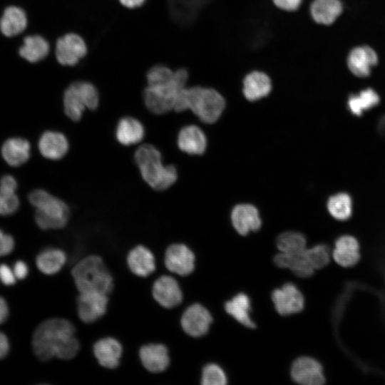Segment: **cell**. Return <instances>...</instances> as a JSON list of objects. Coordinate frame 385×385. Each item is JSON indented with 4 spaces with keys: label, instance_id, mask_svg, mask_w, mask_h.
<instances>
[{
    "label": "cell",
    "instance_id": "cell-1",
    "mask_svg": "<svg viewBox=\"0 0 385 385\" xmlns=\"http://www.w3.org/2000/svg\"><path fill=\"white\" fill-rule=\"evenodd\" d=\"M32 350L42 361L54 357L68 360L78 354L80 344L73 324L63 318H50L40 323L33 332Z\"/></svg>",
    "mask_w": 385,
    "mask_h": 385
},
{
    "label": "cell",
    "instance_id": "cell-2",
    "mask_svg": "<svg viewBox=\"0 0 385 385\" xmlns=\"http://www.w3.org/2000/svg\"><path fill=\"white\" fill-rule=\"evenodd\" d=\"M225 106L226 100L217 88L195 84L180 91L173 110L176 112L190 110L201 121L214 123L220 118Z\"/></svg>",
    "mask_w": 385,
    "mask_h": 385
},
{
    "label": "cell",
    "instance_id": "cell-3",
    "mask_svg": "<svg viewBox=\"0 0 385 385\" xmlns=\"http://www.w3.org/2000/svg\"><path fill=\"white\" fill-rule=\"evenodd\" d=\"M134 160L143 179L154 190H166L178 179L176 168L163 165L161 153L152 145L140 146L135 152Z\"/></svg>",
    "mask_w": 385,
    "mask_h": 385
},
{
    "label": "cell",
    "instance_id": "cell-4",
    "mask_svg": "<svg viewBox=\"0 0 385 385\" xmlns=\"http://www.w3.org/2000/svg\"><path fill=\"white\" fill-rule=\"evenodd\" d=\"M78 292H100L109 294L113 279L103 260L98 255H88L78 261L71 270Z\"/></svg>",
    "mask_w": 385,
    "mask_h": 385
},
{
    "label": "cell",
    "instance_id": "cell-5",
    "mask_svg": "<svg viewBox=\"0 0 385 385\" xmlns=\"http://www.w3.org/2000/svg\"><path fill=\"white\" fill-rule=\"evenodd\" d=\"M190 72L184 66L175 70L174 77L168 82L155 86H147L143 92L146 108L155 114H164L173 110L180 91L188 86Z\"/></svg>",
    "mask_w": 385,
    "mask_h": 385
},
{
    "label": "cell",
    "instance_id": "cell-6",
    "mask_svg": "<svg viewBox=\"0 0 385 385\" xmlns=\"http://www.w3.org/2000/svg\"><path fill=\"white\" fill-rule=\"evenodd\" d=\"M30 203L36 207L35 221L42 230L61 229L68 221L70 210L65 202L42 189L29 195Z\"/></svg>",
    "mask_w": 385,
    "mask_h": 385
},
{
    "label": "cell",
    "instance_id": "cell-7",
    "mask_svg": "<svg viewBox=\"0 0 385 385\" xmlns=\"http://www.w3.org/2000/svg\"><path fill=\"white\" fill-rule=\"evenodd\" d=\"M66 115L73 121L81 119L86 108L95 110L99 105V93L96 86L88 81L71 83L63 97Z\"/></svg>",
    "mask_w": 385,
    "mask_h": 385
},
{
    "label": "cell",
    "instance_id": "cell-8",
    "mask_svg": "<svg viewBox=\"0 0 385 385\" xmlns=\"http://www.w3.org/2000/svg\"><path fill=\"white\" fill-rule=\"evenodd\" d=\"M87 51L85 41L75 33L64 34L56 43V58L63 66L76 65L87 54Z\"/></svg>",
    "mask_w": 385,
    "mask_h": 385
},
{
    "label": "cell",
    "instance_id": "cell-9",
    "mask_svg": "<svg viewBox=\"0 0 385 385\" xmlns=\"http://www.w3.org/2000/svg\"><path fill=\"white\" fill-rule=\"evenodd\" d=\"M273 90L271 76L259 69L251 70L242 78L241 91L250 102L260 101L269 96Z\"/></svg>",
    "mask_w": 385,
    "mask_h": 385
},
{
    "label": "cell",
    "instance_id": "cell-10",
    "mask_svg": "<svg viewBox=\"0 0 385 385\" xmlns=\"http://www.w3.org/2000/svg\"><path fill=\"white\" fill-rule=\"evenodd\" d=\"M276 311L282 316L299 313L304 307V297L297 287L287 282L272 292Z\"/></svg>",
    "mask_w": 385,
    "mask_h": 385
},
{
    "label": "cell",
    "instance_id": "cell-11",
    "mask_svg": "<svg viewBox=\"0 0 385 385\" xmlns=\"http://www.w3.org/2000/svg\"><path fill=\"white\" fill-rule=\"evenodd\" d=\"M108 294L100 292H79L77 297V313L79 319L85 323L95 322L107 311Z\"/></svg>",
    "mask_w": 385,
    "mask_h": 385
},
{
    "label": "cell",
    "instance_id": "cell-12",
    "mask_svg": "<svg viewBox=\"0 0 385 385\" xmlns=\"http://www.w3.org/2000/svg\"><path fill=\"white\" fill-rule=\"evenodd\" d=\"M212 322L210 312L202 304L195 303L189 306L183 313L180 324L183 331L193 337L206 334Z\"/></svg>",
    "mask_w": 385,
    "mask_h": 385
},
{
    "label": "cell",
    "instance_id": "cell-13",
    "mask_svg": "<svg viewBox=\"0 0 385 385\" xmlns=\"http://www.w3.org/2000/svg\"><path fill=\"white\" fill-rule=\"evenodd\" d=\"M292 379L302 385H322L325 377L322 364L310 356L296 359L291 366Z\"/></svg>",
    "mask_w": 385,
    "mask_h": 385
},
{
    "label": "cell",
    "instance_id": "cell-14",
    "mask_svg": "<svg viewBox=\"0 0 385 385\" xmlns=\"http://www.w3.org/2000/svg\"><path fill=\"white\" fill-rule=\"evenodd\" d=\"M195 260L192 251L182 243L170 245L165 252L164 262L166 268L181 276H187L193 272Z\"/></svg>",
    "mask_w": 385,
    "mask_h": 385
},
{
    "label": "cell",
    "instance_id": "cell-15",
    "mask_svg": "<svg viewBox=\"0 0 385 385\" xmlns=\"http://www.w3.org/2000/svg\"><path fill=\"white\" fill-rule=\"evenodd\" d=\"M152 294L154 299L166 309L174 308L183 301V292L178 282L168 275L160 276L154 282Z\"/></svg>",
    "mask_w": 385,
    "mask_h": 385
},
{
    "label": "cell",
    "instance_id": "cell-16",
    "mask_svg": "<svg viewBox=\"0 0 385 385\" xmlns=\"http://www.w3.org/2000/svg\"><path fill=\"white\" fill-rule=\"evenodd\" d=\"M172 20L183 29H190L197 20L204 0H167Z\"/></svg>",
    "mask_w": 385,
    "mask_h": 385
},
{
    "label": "cell",
    "instance_id": "cell-17",
    "mask_svg": "<svg viewBox=\"0 0 385 385\" xmlns=\"http://www.w3.org/2000/svg\"><path fill=\"white\" fill-rule=\"evenodd\" d=\"M231 222L241 235L256 232L261 227L262 220L257 207L251 204H239L231 212Z\"/></svg>",
    "mask_w": 385,
    "mask_h": 385
},
{
    "label": "cell",
    "instance_id": "cell-18",
    "mask_svg": "<svg viewBox=\"0 0 385 385\" xmlns=\"http://www.w3.org/2000/svg\"><path fill=\"white\" fill-rule=\"evenodd\" d=\"M139 356L144 368L152 373L163 372L170 364L168 349L163 344L152 343L142 346Z\"/></svg>",
    "mask_w": 385,
    "mask_h": 385
},
{
    "label": "cell",
    "instance_id": "cell-19",
    "mask_svg": "<svg viewBox=\"0 0 385 385\" xmlns=\"http://www.w3.org/2000/svg\"><path fill=\"white\" fill-rule=\"evenodd\" d=\"M332 256L339 266L348 268L356 265L361 259L357 240L351 235H342L334 243Z\"/></svg>",
    "mask_w": 385,
    "mask_h": 385
},
{
    "label": "cell",
    "instance_id": "cell-20",
    "mask_svg": "<svg viewBox=\"0 0 385 385\" xmlns=\"http://www.w3.org/2000/svg\"><path fill=\"white\" fill-rule=\"evenodd\" d=\"M93 351L101 366L113 369L117 368L120 364L123 347L116 339L105 337L94 344Z\"/></svg>",
    "mask_w": 385,
    "mask_h": 385
},
{
    "label": "cell",
    "instance_id": "cell-21",
    "mask_svg": "<svg viewBox=\"0 0 385 385\" xmlns=\"http://www.w3.org/2000/svg\"><path fill=\"white\" fill-rule=\"evenodd\" d=\"M38 146L41 155L50 160H58L65 156L69 148L66 137L61 133L47 130L39 138Z\"/></svg>",
    "mask_w": 385,
    "mask_h": 385
},
{
    "label": "cell",
    "instance_id": "cell-22",
    "mask_svg": "<svg viewBox=\"0 0 385 385\" xmlns=\"http://www.w3.org/2000/svg\"><path fill=\"white\" fill-rule=\"evenodd\" d=\"M129 270L136 276L146 277L155 270V260L146 247L138 245L130 250L126 258Z\"/></svg>",
    "mask_w": 385,
    "mask_h": 385
},
{
    "label": "cell",
    "instance_id": "cell-23",
    "mask_svg": "<svg viewBox=\"0 0 385 385\" xmlns=\"http://www.w3.org/2000/svg\"><path fill=\"white\" fill-rule=\"evenodd\" d=\"M178 148L190 155H202L206 150L207 138L197 126L189 125L180 130L178 140Z\"/></svg>",
    "mask_w": 385,
    "mask_h": 385
},
{
    "label": "cell",
    "instance_id": "cell-24",
    "mask_svg": "<svg viewBox=\"0 0 385 385\" xmlns=\"http://www.w3.org/2000/svg\"><path fill=\"white\" fill-rule=\"evenodd\" d=\"M377 61L378 58L376 52L369 46L354 48L347 58L349 70L358 77L368 76L371 68L375 66Z\"/></svg>",
    "mask_w": 385,
    "mask_h": 385
},
{
    "label": "cell",
    "instance_id": "cell-25",
    "mask_svg": "<svg viewBox=\"0 0 385 385\" xmlns=\"http://www.w3.org/2000/svg\"><path fill=\"white\" fill-rule=\"evenodd\" d=\"M1 153L7 164L17 167L25 163L30 158L31 145L26 139L11 138L3 143Z\"/></svg>",
    "mask_w": 385,
    "mask_h": 385
},
{
    "label": "cell",
    "instance_id": "cell-26",
    "mask_svg": "<svg viewBox=\"0 0 385 385\" xmlns=\"http://www.w3.org/2000/svg\"><path fill=\"white\" fill-rule=\"evenodd\" d=\"M342 11L339 0H312L309 13L314 22L328 26L334 22Z\"/></svg>",
    "mask_w": 385,
    "mask_h": 385
},
{
    "label": "cell",
    "instance_id": "cell-27",
    "mask_svg": "<svg viewBox=\"0 0 385 385\" xmlns=\"http://www.w3.org/2000/svg\"><path fill=\"white\" fill-rule=\"evenodd\" d=\"M27 22L26 12L21 8L8 6L0 19V31L7 37L17 36L26 29Z\"/></svg>",
    "mask_w": 385,
    "mask_h": 385
},
{
    "label": "cell",
    "instance_id": "cell-28",
    "mask_svg": "<svg viewBox=\"0 0 385 385\" xmlns=\"http://www.w3.org/2000/svg\"><path fill=\"white\" fill-rule=\"evenodd\" d=\"M145 136L142 123L133 117L122 118L115 128V138L123 145H131L141 141Z\"/></svg>",
    "mask_w": 385,
    "mask_h": 385
},
{
    "label": "cell",
    "instance_id": "cell-29",
    "mask_svg": "<svg viewBox=\"0 0 385 385\" xmlns=\"http://www.w3.org/2000/svg\"><path fill=\"white\" fill-rule=\"evenodd\" d=\"M224 307L226 312L242 325L250 329L255 328V324L250 316L251 301L246 294H237L227 301Z\"/></svg>",
    "mask_w": 385,
    "mask_h": 385
},
{
    "label": "cell",
    "instance_id": "cell-30",
    "mask_svg": "<svg viewBox=\"0 0 385 385\" xmlns=\"http://www.w3.org/2000/svg\"><path fill=\"white\" fill-rule=\"evenodd\" d=\"M273 261L276 266L287 268L299 277H309L314 272L307 260L305 251L297 254L279 252L274 257Z\"/></svg>",
    "mask_w": 385,
    "mask_h": 385
},
{
    "label": "cell",
    "instance_id": "cell-31",
    "mask_svg": "<svg viewBox=\"0 0 385 385\" xmlns=\"http://www.w3.org/2000/svg\"><path fill=\"white\" fill-rule=\"evenodd\" d=\"M66 262V253L58 248L48 247L41 251L36 257L38 270L44 274L53 275L58 272Z\"/></svg>",
    "mask_w": 385,
    "mask_h": 385
},
{
    "label": "cell",
    "instance_id": "cell-32",
    "mask_svg": "<svg viewBox=\"0 0 385 385\" xmlns=\"http://www.w3.org/2000/svg\"><path fill=\"white\" fill-rule=\"evenodd\" d=\"M50 50L47 40L40 35H31L24 38L19 48V55L30 63H37L45 58Z\"/></svg>",
    "mask_w": 385,
    "mask_h": 385
},
{
    "label": "cell",
    "instance_id": "cell-33",
    "mask_svg": "<svg viewBox=\"0 0 385 385\" xmlns=\"http://www.w3.org/2000/svg\"><path fill=\"white\" fill-rule=\"evenodd\" d=\"M276 245L280 252L297 254L305 251L307 241L304 235L299 232L286 231L277 236Z\"/></svg>",
    "mask_w": 385,
    "mask_h": 385
},
{
    "label": "cell",
    "instance_id": "cell-34",
    "mask_svg": "<svg viewBox=\"0 0 385 385\" xmlns=\"http://www.w3.org/2000/svg\"><path fill=\"white\" fill-rule=\"evenodd\" d=\"M379 102L378 94L373 89L367 88L359 94L351 95L348 99L347 105L354 115L360 116L364 111L376 106Z\"/></svg>",
    "mask_w": 385,
    "mask_h": 385
},
{
    "label": "cell",
    "instance_id": "cell-35",
    "mask_svg": "<svg viewBox=\"0 0 385 385\" xmlns=\"http://www.w3.org/2000/svg\"><path fill=\"white\" fill-rule=\"evenodd\" d=\"M327 209L329 214L336 220L349 219L352 211L350 196L346 193L340 192L330 197L327 202Z\"/></svg>",
    "mask_w": 385,
    "mask_h": 385
},
{
    "label": "cell",
    "instance_id": "cell-36",
    "mask_svg": "<svg viewBox=\"0 0 385 385\" xmlns=\"http://www.w3.org/2000/svg\"><path fill=\"white\" fill-rule=\"evenodd\" d=\"M305 256L314 271L327 266L331 257L329 247L324 244H319L310 248H307Z\"/></svg>",
    "mask_w": 385,
    "mask_h": 385
},
{
    "label": "cell",
    "instance_id": "cell-37",
    "mask_svg": "<svg viewBox=\"0 0 385 385\" xmlns=\"http://www.w3.org/2000/svg\"><path fill=\"white\" fill-rule=\"evenodd\" d=\"M200 381L203 385H225L227 378L218 364L210 363L202 368Z\"/></svg>",
    "mask_w": 385,
    "mask_h": 385
},
{
    "label": "cell",
    "instance_id": "cell-38",
    "mask_svg": "<svg viewBox=\"0 0 385 385\" xmlns=\"http://www.w3.org/2000/svg\"><path fill=\"white\" fill-rule=\"evenodd\" d=\"M175 70L168 66L158 64L152 66L146 73L148 86H155L170 81L174 77Z\"/></svg>",
    "mask_w": 385,
    "mask_h": 385
},
{
    "label": "cell",
    "instance_id": "cell-39",
    "mask_svg": "<svg viewBox=\"0 0 385 385\" xmlns=\"http://www.w3.org/2000/svg\"><path fill=\"white\" fill-rule=\"evenodd\" d=\"M20 205L16 194H7L0 192V215L7 216L15 213Z\"/></svg>",
    "mask_w": 385,
    "mask_h": 385
},
{
    "label": "cell",
    "instance_id": "cell-40",
    "mask_svg": "<svg viewBox=\"0 0 385 385\" xmlns=\"http://www.w3.org/2000/svg\"><path fill=\"white\" fill-rule=\"evenodd\" d=\"M14 237L0 229V257L9 255L14 250Z\"/></svg>",
    "mask_w": 385,
    "mask_h": 385
},
{
    "label": "cell",
    "instance_id": "cell-41",
    "mask_svg": "<svg viewBox=\"0 0 385 385\" xmlns=\"http://www.w3.org/2000/svg\"><path fill=\"white\" fill-rule=\"evenodd\" d=\"M273 5L278 9L286 12H294L299 10L304 0H272Z\"/></svg>",
    "mask_w": 385,
    "mask_h": 385
},
{
    "label": "cell",
    "instance_id": "cell-42",
    "mask_svg": "<svg viewBox=\"0 0 385 385\" xmlns=\"http://www.w3.org/2000/svg\"><path fill=\"white\" fill-rule=\"evenodd\" d=\"M13 269L5 263L0 264V282L5 286H12L16 282Z\"/></svg>",
    "mask_w": 385,
    "mask_h": 385
},
{
    "label": "cell",
    "instance_id": "cell-43",
    "mask_svg": "<svg viewBox=\"0 0 385 385\" xmlns=\"http://www.w3.org/2000/svg\"><path fill=\"white\" fill-rule=\"evenodd\" d=\"M17 185L16 180L11 175H5L0 179V192L15 194Z\"/></svg>",
    "mask_w": 385,
    "mask_h": 385
},
{
    "label": "cell",
    "instance_id": "cell-44",
    "mask_svg": "<svg viewBox=\"0 0 385 385\" xmlns=\"http://www.w3.org/2000/svg\"><path fill=\"white\" fill-rule=\"evenodd\" d=\"M12 269L17 279H25L29 271L28 265L21 260L15 262Z\"/></svg>",
    "mask_w": 385,
    "mask_h": 385
},
{
    "label": "cell",
    "instance_id": "cell-45",
    "mask_svg": "<svg viewBox=\"0 0 385 385\" xmlns=\"http://www.w3.org/2000/svg\"><path fill=\"white\" fill-rule=\"evenodd\" d=\"M10 351V343L7 336L0 331V359L6 357Z\"/></svg>",
    "mask_w": 385,
    "mask_h": 385
},
{
    "label": "cell",
    "instance_id": "cell-46",
    "mask_svg": "<svg viewBox=\"0 0 385 385\" xmlns=\"http://www.w3.org/2000/svg\"><path fill=\"white\" fill-rule=\"evenodd\" d=\"M9 316V307L6 299L0 296V324L4 323Z\"/></svg>",
    "mask_w": 385,
    "mask_h": 385
},
{
    "label": "cell",
    "instance_id": "cell-47",
    "mask_svg": "<svg viewBox=\"0 0 385 385\" xmlns=\"http://www.w3.org/2000/svg\"><path fill=\"white\" fill-rule=\"evenodd\" d=\"M146 0H118L120 4L128 9H135L140 7Z\"/></svg>",
    "mask_w": 385,
    "mask_h": 385
}]
</instances>
